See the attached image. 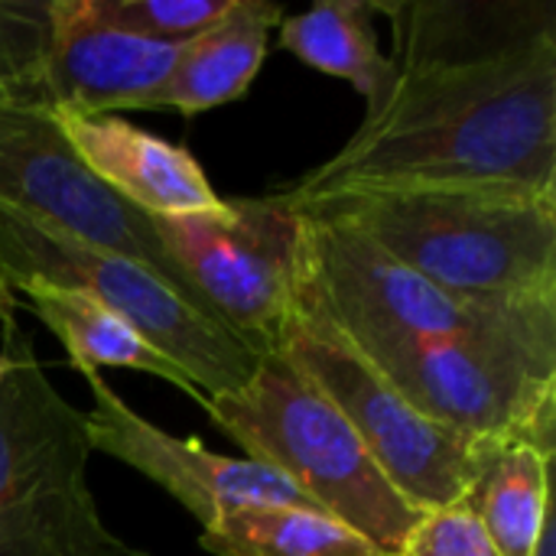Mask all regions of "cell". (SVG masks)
<instances>
[{"mask_svg": "<svg viewBox=\"0 0 556 556\" xmlns=\"http://www.w3.org/2000/svg\"><path fill=\"white\" fill-rule=\"evenodd\" d=\"M394 23L391 85L349 143L280 195L352 189L525 186L556 192L554 10L511 29L469 23L472 3H371Z\"/></svg>", "mask_w": 556, "mask_h": 556, "instance_id": "obj_1", "label": "cell"}, {"mask_svg": "<svg viewBox=\"0 0 556 556\" xmlns=\"http://www.w3.org/2000/svg\"><path fill=\"white\" fill-rule=\"evenodd\" d=\"M349 225L459 296H556V192L525 186L352 189L293 205Z\"/></svg>", "mask_w": 556, "mask_h": 556, "instance_id": "obj_2", "label": "cell"}, {"mask_svg": "<svg viewBox=\"0 0 556 556\" xmlns=\"http://www.w3.org/2000/svg\"><path fill=\"white\" fill-rule=\"evenodd\" d=\"M208 417L244 459L274 469L313 508L388 556L424 515L384 479L336 404L280 352L264 355L241 388L212 397Z\"/></svg>", "mask_w": 556, "mask_h": 556, "instance_id": "obj_3", "label": "cell"}, {"mask_svg": "<svg viewBox=\"0 0 556 556\" xmlns=\"http://www.w3.org/2000/svg\"><path fill=\"white\" fill-rule=\"evenodd\" d=\"M0 352V556H150L101 521L85 414L55 391L16 319Z\"/></svg>", "mask_w": 556, "mask_h": 556, "instance_id": "obj_4", "label": "cell"}, {"mask_svg": "<svg viewBox=\"0 0 556 556\" xmlns=\"http://www.w3.org/2000/svg\"><path fill=\"white\" fill-rule=\"evenodd\" d=\"M303 267V264H300ZM349 420L384 479L417 511L459 505L502 453L420 414L329 319L313 290L296 287V306L277 349Z\"/></svg>", "mask_w": 556, "mask_h": 556, "instance_id": "obj_5", "label": "cell"}, {"mask_svg": "<svg viewBox=\"0 0 556 556\" xmlns=\"http://www.w3.org/2000/svg\"><path fill=\"white\" fill-rule=\"evenodd\" d=\"M355 349L430 420L469 440L554 453L556 326L375 339Z\"/></svg>", "mask_w": 556, "mask_h": 556, "instance_id": "obj_6", "label": "cell"}, {"mask_svg": "<svg viewBox=\"0 0 556 556\" xmlns=\"http://www.w3.org/2000/svg\"><path fill=\"white\" fill-rule=\"evenodd\" d=\"M33 280L88 293L127 319L208 401L241 388L261 362L238 336L202 316L147 267L0 205V283L16 296Z\"/></svg>", "mask_w": 556, "mask_h": 556, "instance_id": "obj_7", "label": "cell"}, {"mask_svg": "<svg viewBox=\"0 0 556 556\" xmlns=\"http://www.w3.org/2000/svg\"><path fill=\"white\" fill-rule=\"evenodd\" d=\"M300 277L355 345L556 326V296L492 300L450 293L362 231L316 215H306Z\"/></svg>", "mask_w": 556, "mask_h": 556, "instance_id": "obj_8", "label": "cell"}, {"mask_svg": "<svg viewBox=\"0 0 556 556\" xmlns=\"http://www.w3.org/2000/svg\"><path fill=\"white\" fill-rule=\"evenodd\" d=\"M153 228L215 319L257 358L274 355L296 306L306 215L277 192L153 218Z\"/></svg>", "mask_w": 556, "mask_h": 556, "instance_id": "obj_9", "label": "cell"}, {"mask_svg": "<svg viewBox=\"0 0 556 556\" xmlns=\"http://www.w3.org/2000/svg\"><path fill=\"white\" fill-rule=\"evenodd\" d=\"M0 205L147 267L202 316L215 319L160 244L153 218L124 202L81 163L52 111L0 104Z\"/></svg>", "mask_w": 556, "mask_h": 556, "instance_id": "obj_10", "label": "cell"}, {"mask_svg": "<svg viewBox=\"0 0 556 556\" xmlns=\"http://www.w3.org/2000/svg\"><path fill=\"white\" fill-rule=\"evenodd\" d=\"M81 375L91 388V410L85 414L91 453H104L156 482L202 528H212L222 515L238 508L309 505L274 469L254 459L208 453L195 437L179 440L121 401L98 371L81 368Z\"/></svg>", "mask_w": 556, "mask_h": 556, "instance_id": "obj_11", "label": "cell"}, {"mask_svg": "<svg viewBox=\"0 0 556 556\" xmlns=\"http://www.w3.org/2000/svg\"><path fill=\"white\" fill-rule=\"evenodd\" d=\"M186 42H153L98 20L88 0H52L46 88L52 111L104 117L137 111L163 85Z\"/></svg>", "mask_w": 556, "mask_h": 556, "instance_id": "obj_12", "label": "cell"}, {"mask_svg": "<svg viewBox=\"0 0 556 556\" xmlns=\"http://www.w3.org/2000/svg\"><path fill=\"white\" fill-rule=\"evenodd\" d=\"M52 117L81 163L143 215L169 218L218 208L222 195L186 147L153 137L114 114L88 117L55 108Z\"/></svg>", "mask_w": 556, "mask_h": 556, "instance_id": "obj_13", "label": "cell"}, {"mask_svg": "<svg viewBox=\"0 0 556 556\" xmlns=\"http://www.w3.org/2000/svg\"><path fill=\"white\" fill-rule=\"evenodd\" d=\"M283 10L270 0H231V10L189 39L173 72L137 111H179L186 117L241 98L267 59V36L280 26Z\"/></svg>", "mask_w": 556, "mask_h": 556, "instance_id": "obj_14", "label": "cell"}, {"mask_svg": "<svg viewBox=\"0 0 556 556\" xmlns=\"http://www.w3.org/2000/svg\"><path fill=\"white\" fill-rule=\"evenodd\" d=\"M16 293L26 296L29 313L65 345L68 365L75 371H81V368L143 371V375H153V378L173 384L176 391H182L186 397H192L199 407L208 410V397L189 381V375L169 355H163L156 345H150L127 319H121L117 313H111L88 293H78L68 287H52L42 280L23 283Z\"/></svg>", "mask_w": 556, "mask_h": 556, "instance_id": "obj_15", "label": "cell"}, {"mask_svg": "<svg viewBox=\"0 0 556 556\" xmlns=\"http://www.w3.org/2000/svg\"><path fill=\"white\" fill-rule=\"evenodd\" d=\"M371 16L365 0H319L280 20V46L309 68L355 85L371 108L391 85V59L378 49Z\"/></svg>", "mask_w": 556, "mask_h": 556, "instance_id": "obj_16", "label": "cell"}, {"mask_svg": "<svg viewBox=\"0 0 556 556\" xmlns=\"http://www.w3.org/2000/svg\"><path fill=\"white\" fill-rule=\"evenodd\" d=\"M199 544L212 556H388L309 505L228 511L212 528H202Z\"/></svg>", "mask_w": 556, "mask_h": 556, "instance_id": "obj_17", "label": "cell"}, {"mask_svg": "<svg viewBox=\"0 0 556 556\" xmlns=\"http://www.w3.org/2000/svg\"><path fill=\"white\" fill-rule=\"evenodd\" d=\"M551 463L531 443H508L482 472L466 505L479 515L485 534L502 556H534L551 518Z\"/></svg>", "mask_w": 556, "mask_h": 556, "instance_id": "obj_18", "label": "cell"}, {"mask_svg": "<svg viewBox=\"0 0 556 556\" xmlns=\"http://www.w3.org/2000/svg\"><path fill=\"white\" fill-rule=\"evenodd\" d=\"M52 0H0V104L52 111L46 59Z\"/></svg>", "mask_w": 556, "mask_h": 556, "instance_id": "obj_19", "label": "cell"}, {"mask_svg": "<svg viewBox=\"0 0 556 556\" xmlns=\"http://www.w3.org/2000/svg\"><path fill=\"white\" fill-rule=\"evenodd\" d=\"M91 13L130 36L153 42H189L215 26L231 0H88Z\"/></svg>", "mask_w": 556, "mask_h": 556, "instance_id": "obj_20", "label": "cell"}, {"mask_svg": "<svg viewBox=\"0 0 556 556\" xmlns=\"http://www.w3.org/2000/svg\"><path fill=\"white\" fill-rule=\"evenodd\" d=\"M394 556H502L479 515L459 502L424 511Z\"/></svg>", "mask_w": 556, "mask_h": 556, "instance_id": "obj_21", "label": "cell"}, {"mask_svg": "<svg viewBox=\"0 0 556 556\" xmlns=\"http://www.w3.org/2000/svg\"><path fill=\"white\" fill-rule=\"evenodd\" d=\"M16 306H20V300L0 283V323H7V319H13V313H16Z\"/></svg>", "mask_w": 556, "mask_h": 556, "instance_id": "obj_22", "label": "cell"}, {"mask_svg": "<svg viewBox=\"0 0 556 556\" xmlns=\"http://www.w3.org/2000/svg\"><path fill=\"white\" fill-rule=\"evenodd\" d=\"M3 371H7V358H3V352H0V378H3Z\"/></svg>", "mask_w": 556, "mask_h": 556, "instance_id": "obj_23", "label": "cell"}]
</instances>
